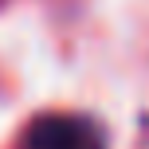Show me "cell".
I'll return each mask as SVG.
<instances>
[{"label": "cell", "instance_id": "1", "mask_svg": "<svg viewBox=\"0 0 149 149\" xmlns=\"http://www.w3.org/2000/svg\"><path fill=\"white\" fill-rule=\"evenodd\" d=\"M31 149H106L86 118H39L28 134Z\"/></svg>", "mask_w": 149, "mask_h": 149}]
</instances>
